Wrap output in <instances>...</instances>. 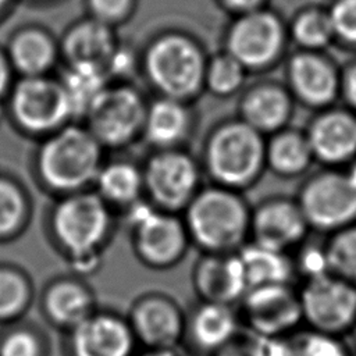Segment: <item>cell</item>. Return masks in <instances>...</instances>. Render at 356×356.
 Instances as JSON below:
<instances>
[{"label":"cell","mask_w":356,"mask_h":356,"mask_svg":"<svg viewBox=\"0 0 356 356\" xmlns=\"http://www.w3.org/2000/svg\"><path fill=\"white\" fill-rule=\"evenodd\" d=\"M7 114L25 136L40 140L74 121L57 75L18 76L7 93Z\"/></svg>","instance_id":"obj_7"},{"label":"cell","mask_w":356,"mask_h":356,"mask_svg":"<svg viewBox=\"0 0 356 356\" xmlns=\"http://www.w3.org/2000/svg\"><path fill=\"white\" fill-rule=\"evenodd\" d=\"M32 204L22 185L0 175V239H13L21 235L31 220Z\"/></svg>","instance_id":"obj_34"},{"label":"cell","mask_w":356,"mask_h":356,"mask_svg":"<svg viewBox=\"0 0 356 356\" xmlns=\"http://www.w3.org/2000/svg\"><path fill=\"white\" fill-rule=\"evenodd\" d=\"M139 348H181L185 309L161 291L138 295L125 313Z\"/></svg>","instance_id":"obj_16"},{"label":"cell","mask_w":356,"mask_h":356,"mask_svg":"<svg viewBox=\"0 0 356 356\" xmlns=\"http://www.w3.org/2000/svg\"><path fill=\"white\" fill-rule=\"evenodd\" d=\"M149 100L134 82H110L81 121L104 150L142 140Z\"/></svg>","instance_id":"obj_8"},{"label":"cell","mask_w":356,"mask_h":356,"mask_svg":"<svg viewBox=\"0 0 356 356\" xmlns=\"http://www.w3.org/2000/svg\"><path fill=\"white\" fill-rule=\"evenodd\" d=\"M135 356H185L181 348H139Z\"/></svg>","instance_id":"obj_44"},{"label":"cell","mask_w":356,"mask_h":356,"mask_svg":"<svg viewBox=\"0 0 356 356\" xmlns=\"http://www.w3.org/2000/svg\"><path fill=\"white\" fill-rule=\"evenodd\" d=\"M6 54L18 76L49 75L61 61L58 39L39 26L17 31L8 39Z\"/></svg>","instance_id":"obj_25"},{"label":"cell","mask_w":356,"mask_h":356,"mask_svg":"<svg viewBox=\"0 0 356 356\" xmlns=\"http://www.w3.org/2000/svg\"><path fill=\"white\" fill-rule=\"evenodd\" d=\"M252 206L242 192L209 184L181 213L191 245L200 253L238 252L250 235Z\"/></svg>","instance_id":"obj_4"},{"label":"cell","mask_w":356,"mask_h":356,"mask_svg":"<svg viewBox=\"0 0 356 356\" xmlns=\"http://www.w3.org/2000/svg\"><path fill=\"white\" fill-rule=\"evenodd\" d=\"M6 113H7V107H6L4 102H3V97H0V121L3 120V117H4Z\"/></svg>","instance_id":"obj_46"},{"label":"cell","mask_w":356,"mask_h":356,"mask_svg":"<svg viewBox=\"0 0 356 356\" xmlns=\"http://www.w3.org/2000/svg\"><path fill=\"white\" fill-rule=\"evenodd\" d=\"M339 100L343 102L345 107L356 113V58L341 67Z\"/></svg>","instance_id":"obj_41"},{"label":"cell","mask_w":356,"mask_h":356,"mask_svg":"<svg viewBox=\"0 0 356 356\" xmlns=\"http://www.w3.org/2000/svg\"><path fill=\"white\" fill-rule=\"evenodd\" d=\"M328 235L324 245L331 274L356 284V222Z\"/></svg>","instance_id":"obj_36"},{"label":"cell","mask_w":356,"mask_h":356,"mask_svg":"<svg viewBox=\"0 0 356 356\" xmlns=\"http://www.w3.org/2000/svg\"><path fill=\"white\" fill-rule=\"evenodd\" d=\"M310 229L332 234L356 222V188L342 168L309 175L295 196Z\"/></svg>","instance_id":"obj_11"},{"label":"cell","mask_w":356,"mask_h":356,"mask_svg":"<svg viewBox=\"0 0 356 356\" xmlns=\"http://www.w3.org/2000/svg\"><path fill=\"white\" fill-rule=\"evenodd\" d=\"M349 356H356V349L353 350V349H350V355Z\"/></svg>","instance_id":"obj_48"},{"label":"cell","mask_w":356,"mask_h":356,"mask_svg":"<svg viewBox=\"0 0 356 356\" xmlns=\"http://www.w3.org/2000/svg\"><path fill=\"white\" fill-rule=\"evenodd\" d=\"M195 128L191 103L154 96L147 103L142 140L152 150L185 147Z\"/></svg>","instance_id":"obj_23"},{"label":"cell","mask_w":356,"mask_h":356,"mask_svg":"<svg viewBox=\"0 0 356 356\" xmlns=\"http://www.w3.org/2000/svg\"><path fill=\"white\" fill-rule=\"evenodd\" d=\"M54 199L47 213L49 236L71 273L86 280L102 267L117 214L93 189Z\"/></svg>","instance_id":"obj_1"},{"label":"cell","mask_w":356,"mask_h":356,"mask_svg":"<svg viewBox=\"0 0 356 356\" xmlns=\"http://www.w3.org/2000/svg\"><path fill=\"white\" fill-rule=\"evenodd\" d=\"M0 356H51L47 331L32 320L0 327Z\"/></svg>","instance_id":"obj_33"},{"label":"cell","mask_w":356,"mask_h":356,"mask_svg":"<svg viewBox=\"0 0 356 356\" xmlns=\"http://www.w3.org/2000/svg\"><path fill=\"white\" fill-rule=\"evenodd\" d=\"M267 356H349L343 338L299 327L285 335L264 341Z\"/></svg>","instance_id":"obj_30"},{"label":"cell","mask_w":356,"mask_h":356,"mask_svg":"<svg viewBox=\"0 0 356 356\" xmlns=\"http://www.w3.org/2000/svg\"><path fill=\"white\" fill-rule=\"evenodd\" d=\"M241 331L236 306L196 299L185 309L181 349L191 356H211Z\"/></svg>","instance_id":"obj_17"},{"label":"cell","mask_w":356,"mask_h":356,"mask_svg":"<svg viewBox=\"0 0 356 356\" xmlns=\"http://www.w3.org/2000/svg\"><path fill=\"white\" fill-rule=\"evenodd\" d=\"M248 70L229 53L221 50L209 56L204 72V93L216 97L239 95L246 86Z\"/></svg>","instance_id":"obj_35"},{"label":"cell","mask_w":356,"mask_h":356,"mask_svg":"<svg viewBox=\"0 0 356 356\" xmlns=\"http://www.w3.org/2000/svg\"><path fill=\"white\" fill-rule=\"evenodd\" d=\"M145 197L157 209L181 214L203 186V170L186 147L152 150L142 163Z\"/></svg>","instance_id":"obj_10"},{"label":"cell","mask_w":356,"mask_h":356,"mask_svg":"<svg viewBox=\"0 0 356 356\" xmlns=\"http://www.w3.org/2000/svg\"><path fill=\"white\" fill-rule=\"evenodd\" d=\"M120 42L113 26L90 17L71 25L58 39L60 60L63 64H89L104 70Z\"/></svg>","instance_id":"obj_24"},{"label":"cell","mask_w":356,"mask_h":356,"mask_svg":"<svg viewBox=\"0 0 356 356\" xmlns=\"http://www.w3.org/2000/svg\"><path fill=\"white\" fill-rule=\"evenodd\" d=\"M199 161L210 184L243 192L266 171V136L238 117L224 120L204 138Z\"/></svg>","instance_id":"obj_5"},{"label":"cell","mask_w":356,"mask_h":356,"mask_svg":"<svg viewBox=\"0 0 356 356\" xmlns=\"http://www.w3.org/2000/svg\"><path fill=\"white\" fill-rule=\"evenodd\" d=\"M342 170L346 174L350 184L356 188V157L352 161H349L345 167H342Z\"/></svg>","instance_id":"obj_45"},{"label":"cell","mask_w":356,"mask_h":356,"mask_svg":"<svg viewBox=\"0 0 356 356\" xmlns=\"http://www.w3.org/2000/svg\"><path fill=\"white\" fill-rule=\"evenodd\" d=\"M293 108L295 100L284 82L263 79L243 88L236 117L267 138L289 125Z\"/></svg>","instance_id":"obj_22"},{"label":"cell","mask_w":356,"mask_h":356,"mask_svg":"<svg viewBox=\"0 0 356 356\" xmlns=\"http://www.w3.org/2000/svg\"><path fill=\"white\" fill-rule=\"evenodd\" d=\"M211 356H267V353L263 339L242 330L232 341Z\"/></svg>","instance_id":"obj_40"},{"label":"cell","mask_w":356,"mask_h":356,"mask_svg":"<svg viewBox=\"0 0 356 356\" xmlns=\"http://www.w3.org/2000/svg\"><path fill=\"white\" fill-rule=\"evenodd\" d=\"M314 161L342 168L356 157V113L337 104L316 111L303 129Z\"/></svg>","instance_id":"obj_19"},{"label":"cell","mask_w":356,"mask_h":356,"mask_svg":"<svg viewBox=\"0 0 356 356\" xmlns=\"http://www.w3.org/2000/svg\"><path fill=\"white\" fill-rule=\"evenodd\" d=\"M104 156L106 150L90 131L72 121L39 140L33 175L54 197L92 189Z\"/></svg>","instance_id":"obj_2"},{"label":"cell","mask_w":356,"mask_h":356,"mask_svg":"<svg viewBox=\"0 0 356 356\" xmlns=\"http://www.w3.org/2000/svg\"><path fill=\"white\" fill-rule=\"evenodd\" d=\"M314 163L305 131L285 127L266 138V170L281 178H295Z\"/></svg>","instance_id":"obj_27"},{"label":"cell","mask_w":356,"mask_h":356,"mask_svg":"<svg viewBox=\"0 0 356 356\" xmlns=\"http://www.w3.org/2000/svg\"><path fill=\"white\" fill-rule=\"evenodd\" d=\"M7 1H8V0H0V13L4 10V7H6Z\"/></svg>","instance_id":"obj_47"},{"label":"cell","mask_w":356,"mask_h":356,"mask_svg":"<svg viewBox=\"0 0 356 356\" xmlns=\"http://www.w3.org/2000/svg\"><path fill=\"white\" fill-rule=\"evenodd\" d=\"M288 44V25L266 8L236 15L222 38V50L235 57L249 74L275 67L285 58Z\"/></svg>","instance_id":"obj_9"},{"label":"cell","mask_w":356,"mask_h":356,"mask_svg":"<svg viewBox=\"0 0 356 356\" xmlns=\"http://www.w3.org/2000/svg\"><path fill=\"white\" fill-rule=\"evenodd\" d=\"M335 43L356 50V0H335L328 8Z\"/></svg>","instance_id":"obj_38"},{"label":"cell","mask_w":356,"mask_h":356,"mask_svg":"<svg viewBox=\"0 0 356 356\" xmlns=\"http://www.w3.org/2000/svg\"><path fill=\"white\" fill-rule=\"evenodd\" d=\"M92 189L115 211L121 213L145 197L142 164L129 159L104 160Z\"/></svg>","instance_id":"obj_26"},{"label":"cell","mask_w":356,"mask_h":356,"mask_svg":"<svg viewBox=\"0 0 356 356\" xmlns=\"http://www.w3.org/2000/svg\"><path fill=\"white\" fill-rule=\"evenodd\" d=\"M341 67L325 51L296 49L285 57V86L295 103L314 111L339 100Z\"/></svg>","instance_id":"obj_15"},{"label":"cell","mask_w":356,"mask_h":356,"mask_svg":"<svg viewBox=\"0 0 356 356\" xmlns=\"http://www.w3.org/2000/svg\"><path fill=\"white\" fill-rule=\"evenodd\" d=\"M38 306L43 321L64 334L89 317L99 303L86 280L71 273L50 278L39 292Z\"/></svg>","instance_id":"obj_20"},{"label":"cell","mask_w":356,"mask_h":356,"mask_svg":"<svg viewBox=\"0 0 356 356\" xmlns=\"http://www.w3.org/2000/svg\"><path fill=\"white\" fill-rule=\"evenodd\" d=\"M14 70L8 61L6 50L0 49V97L7 96L14 83Z\"/></svg>","instance_id":"obj_42"},{"label":"cell","mask_w":356,"mask_h":356,"mask_svg":"<svg viewBox=\"0 0 356 356\" xmlns=\"http://www.w3.org/2000/svg\"><path fill=\"white\" fill-rule=\"evenodd\" d=\"M288 35L289 42L300 50L325 51L335 43L328 10L321 8H306L296 14L288 24Z\"/></svg>","instance_id":"obj_32"},{"label":"cell","mask_w":356,"mask_h":356,"mask_svg":"<svg viewBox=\"0 0 356 356\" xmlns=\"http://www.w3.org/2000/svg\"><path fill=\"white\" fill-rule=\"evenodd\" d=\"M295 277H299L302 282L310 281L327 274L330 271L328 256L325 250V245L313 243V242H302L292 256Z\"/></svg>","instance_id":"obj_37"},{"label":"cell","mask_w":356,"mask_h":356,"mask_svg":"<svg viewBox=\"0 0 356 356\" xmlns=\"http://www.w3.org/2000/svg\"><path fill=\"white\" fill-rule=\"evenodd\" d=\"M249 288L274 284H293L295 270L291 253L248 241L239 250Z\"/></svg>","instance_id":"obj_28"},{"label":"cell","mask_w":356,"mask_h":356,"mask_svg":"<svg viewBox=\"0 0 356 356\" xmlns=\"http://www.w3.org/2000/svg\"><path fill=\"white\" fill-rule=\"evenodd\" d=\"M68 97L74 121L81 122L110 83L103 68L89 64H63L57 75Z\"/></svg>","instance_id":"obj_29"},{"label":"cell","mask_w":356,"mask_h":356,"mask_svg":"<svg viewBox=\"0 0 356 356\" xmlns=\"http://www.w3.org/2000/svg\"><path fill=\"white\" fill-rule=\"evenodd\" d=\"M298 292L306 327L341 338L356 328V284L327 274L302 282Z\"/></svg>","instance_id":"obj_12"},{"label":"cell","mask_w":356,"mask_h":356,"mask_svg":"<svg viewBox=\"0 0 356 356\" xmlns=\"http://www.w3.org/2000/svg\"><path fill=\"white\" fill-rule=\"evenodd\" d=\"M131 7L132 0H89L90 17L113 28L129 15Z\"/></svg>","instance_id":"obj_39"},{"label":"cell","mask_w":356,"mask_h":356,"mask_svg":"<svg viewBox=\"0 0 356 356\" xmlns=\"http://www.w3.org/2000/svg\"><path fill=\"white\" fill-rule=\"evenodd\" d=\"M309 231L295 197L271 196L252 206L249 241L291 253L307 239Z\"/></svg>","instance_id":"obj_18"},{"label":"cell","mask_w":356,"mask_h":356,"mask_svg":"<svg viewBox=\"0 0 356 356\" xmlns=\"http://www.w3.org/2000/svg\"><path fill=\"white\" fill-rule=\"evenodd\" d=\"M136 260L146 268L164 271L179 264L191 245L181 214L154 207L146 197L120 213Z\"/></svg>","instance_id":"obj_6"},{"label":"cell","mask_w":356,"mask_h":356,"mask_svg":"<svg viewBox=\"0 0 356 356\" xmlns=\"http://www.w3.org/2000/svg\"><path fill=\"white\" fill-rule=\"evenodd\" d=\"M60 348L61 356H135L139 350L125 313L100 306L61 334Z\"/></svg>","instance_id":"obj_14"},{"label":"cell","mask_w":356,"mask_h":356,"mask_svg":"<svg viewBox=\"0 0 356 356\" xmlns=\"http://www.w3.org/2000/svg\"><path fill=\"white\" fill-rule=\"evenodd\" d=\"M242 330L271 339L303 325L298 288L293 284L252 286L236 305Z\"/></svg>","instance_id":"obj_13"},{"label":"cell","mask_w":356,"mask_h":356,"mask_svg":"<svg viewBox=\"0 0 356 356\" xmlns=\"http://www.w3.org/2000/svg\"><path fill=\"white\" fill-rule=\"evenodd\" d=\"M207 58L196 38L167 31L150 38L139 51V74L154 96L193 104L204 93Z\"/></svg>","instance_id":"obj_3"},{"label":"cell","mask_w":356,"mask_h":356,"mask_svg":"<svg viewBox=\"0 0 356 356\" xmlns=\"http://www.w3.org/2000/svg\"><path fill=\"white\" fill-rule=\"evenodd\" d=\"M36 300L32 277L22 267L0 263V327L26 318Z\"/></svg>","instance_id":"obj_31"},{"label":"cell","mask_w":356,"mask_h":356,"mask_svg":"<svg viewBox=\"0 0 356 356\" xmlns=\"http://www.w3.org/2000/svg\"><path fill=\"white\" fill-rule=\"evenodd\" d=\"M196 299L236 306L249 289L238 252L200 253L191 271Z\"/></svg>","instance_id":"obj_21"},{"label":"cell","mask_w":356,"mask_h":356,"mask_svg":"<svg viewBox=\"0 0 356 356\" xmlns=\"http://www.w3.org/2000/svg\"><path fill=\"white\" fill-rule=\"evenodd\" d=\"M221 1L228 10H231L236 15H241L245 13L263 8L261 4L264 0H221Z\"/></svg>","instance_id":"obj_43"}]
</instances>
